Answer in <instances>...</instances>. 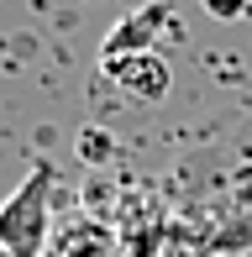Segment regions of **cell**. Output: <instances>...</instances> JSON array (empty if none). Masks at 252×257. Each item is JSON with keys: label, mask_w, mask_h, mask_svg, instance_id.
Masks as SVG:
<instances>
[{"label": "cell", "mask_w": 252, "mask_h": 257, "mask_svg": "<svg viewBox=\"0 0 252 257\" xmlns=\"http://www.w3.org/2000/svg\"><path fill=\"white\" fill-rule=\"evenodd\" d=\"M48 236V173L27 179L6 205H0V247L11 257H32Z\"/></svg>", "instance_id": "cell-1"}, {"label": "cell", "mask_w": 252, "mask_h": 257, "mask_svg": "<svg viewBox=\"0 0 252 257\" xmlns=\"http://www.w3.org/2000/svg\"><path fill=\"white\" fill-rule=\"evenodd\" d=\"M105 68H110V79L126 84L137 100H158L168 89V63L158 53H116V58H105Z\"/></svg>", "instance_id": "cell-2"}]
</instances>
